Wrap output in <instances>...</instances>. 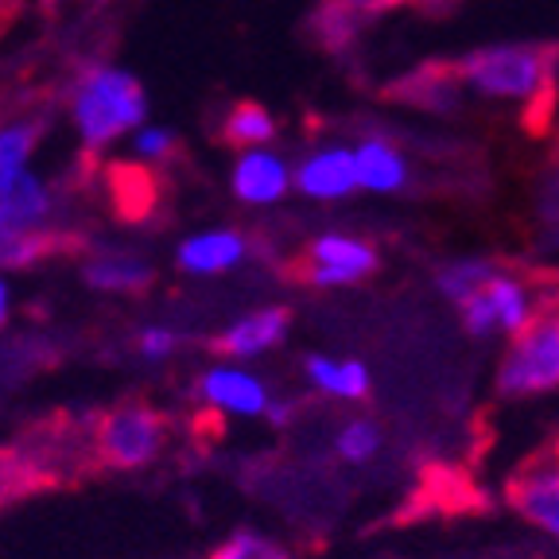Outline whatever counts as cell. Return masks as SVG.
<instances>
[{"label":"cell","instance_id":"cell-1","mask_svg":"<svg viewBox=\"0 0 559 559\" xmlns=\"http://www.w3.org/2000/svg\"><path fill=\"white\" fill-rule=\"evenodd\" d=\"M70 124L86 152H105L148 124V97L124 67H90L70 86Z\"/></svg>","mask_w":559,"mask_h":559},{"label":"cell","instance_id":"cell-2","mask_svg":"<svg viewBox=\"0 0 559 559\" xmlns=\"http://www.w3.org/2000/svg\"><path fill=\"white\" fill-rule=\"evenodd\" d=\"M454 79L486 102L533 105L536 97L548 94L551 55L536 44H489L459 59Z\"/></svg>","mask_w":559,"mask_h":559},{"label":"cell","instance_id":"cell-3","mask_svg":"<svg viewBox=\"0 0 559 559\" xmlns=\"http://www.w3.org/2000/svg\"><path fill=\"white\" fill-rule=\"evenodd\" d=\"M559 389V307L536 311L516 338H509L498 366L501 396H540Z\"/></svg>","mask_w":559,"mask_h":559},{"label":"cell","instance_id":"cell-4","mask_svg":"<svg viewBox=\"0 0 559 559\" xmlns=\"http://www.w3.org/2000/svg\"><path fill=\"white\" fill-rule=\"evenodd\" d=\"M459 319H463V331L478 342L516 338V334L536 319L533 288H528L524 280L509 276V272H498L478 296H471L459 307Z\"/></svg>","mask_w":559,"mask_h":559},{"label":"cell","instance_id":"cell-5","mask_svg":"<svg viewBox=\"0 0 559 559\" xmlns=\"http://www.w3.org/2000/svg\"><path fill=\"white\" fill-rule=\"evenodd\" d=\"M167 443V424L148 404H124L97 424V454L117 471H140L159 459Z\"/></svg>","mask_w":559,"mask_h":559},{"label":"cell","instance_id":"cell-6","mask_svg":"<svg viewBox=\"0 0 559 559\" xmlns=\"http://www.w3.org/2000/svg\"><path fill=\"white\" fill-rule=\"evenodd\" d=\"M194 396L202 408L222 419H269V412L276 408L269 381L241 361H214L210 369H202Z\"/></svg>","mask_w":559,"mask_h":559},{"label":"cell","instance_id":"cell-7","mask_svg":"<svg viewBox=\"0 0 559 559\" xmlns=\"http://www.w3.org/2000/svg\"><path fill=\"white\" fill-rule=\"evenodd\" d=\"M377 272V249L354 234H319L307 241L304 280L311 288H349Z\"/></svg>","mask_w":559,"mask_h":559},{"label":"cell","instance_id":"cell-8","mask_svg":"<svg viewBox=\"0 0 559 559\" xmlns=\"http://www.w3.org/2000/svg\"><path fill=\"white\" fill-rule=\"evenodd\" d=\"M509 506L536 533L559 544V443L528 459L509 481Z\"/></svg>","mask_w":559,"mask_h":559},{"label":"cell","instance_id":"cell-9","mask_svg":"<svg viewBox=\"0 0 559 559\" xmlns=\"http://www.w3.org/2000/svg\"><path fill=\"white\" fill-rule=\"evenodd\" d=\"M229 187L245 206H276L288 199V191H296V164L272 148L241 152L229 171Z\"/></svg>","mask_w":559,"mask_h":559},{"label":"cell","instance_id":"cell-10","mask_svg":"<svg viewBox=\"0 0 559 559\" xmlns=\"http://www.w3.org/2000/svg\"><path fill=\"white\" fill-rule=\"evenodd\" d=\"M296 191L311 202H342L358 187L354 144H319L296 164Z\"/></svg>","mask_w":559,"mask_h":559},{"label":"cell","instance_id":"cell-11","mask_svg":"<svg viewBox=\"0 0 559 559\" xmlns=\"http://www.w3.org/2000/svg\"><path fill=\"white\" fill-rule=\"evenodd\" d=\"M245 257H249V241H245V234H237L229 226L199 229V234L183 237L179 249H175L179 272H187L194 280L226 276V272L241 269Z\"/></svg>","mask_w":559,"mask_h":559},{"label":"cell","instance_id":"cell-12","mask_svg":"<svg viewBox=\"0 0 559 559\" xmlns=\"http://www.w3.org/2000/svg\"><path fill=\"white\" fill-rule=\"evenodd\" d=\"M288 331H292V314L284 307H257V311L234 319L218 334V349L226 361L249 366V361H261L264 354H272L280 342L288 338Z\"/></svg>","mask_w":559,"mask_h":559},{"label":"cell","instance_id":"cell-13","mask_svg":"<svg viewBox=\"0 0 559 559\" xmlns=\"http://www.w3.org/2000/svg\"><path fill=\"white\" fill-rule=\"evenodd\" d=\"M55 222V191L44 175L24 171L12 187L0 191V226L24 229V234H47Z\"/></svg>","mask_w":559,"mask_h":559},{"label":"cell","instance_id":"cell-14","mask_svg":"<svg viewBox=\"0 0 559 559\" xmlns=\"http://www.w3.org/2000/svg\"><path fill=\"white\" fill-rule=\"evenodd\" d=\"M304 377L311 381V389L326 401L358 404L373 389V373L366 361L358 358H338V354H307L304 358Z\"/></svg>","mask_w":559,"mask_h":559},{"label":"cell","instance_id":"cell-15","mask_svg":"<svg viewBox=\"0 0 559 559\" xmlns=\"http://www.w3.org/2000/svg\"><path fill=\"white\" fill-rule=\"evenodd\" d=\"M354 164H358V187L369 194H401L412 179L408 156L384 136L358 140L354 144Z\"/></svg>","mask_w":559,"mask_h":559},{"label":"cell","instance_id":"cell-16","mask_svg":"<svg viewBox=\"0 0 559 559\" xmlns=\"http://www.w3.org/2000/svg\"><path fill=\"white\" fill-rule=\"evenodd\" d=\"M44 136V121L20 117L0 124V191L12 187L24 171H32V156Z\"/></svg>","mask_w":559,"mask_h":559},{"label":"cell","instance_id":"cell-17","mask_svg":"<svg viewBox=\"0 0 559 559\" xmlns=\"http://www.w3.org/2000/svg\"><path fill=\"white\" fill-rule=\"evenodd\" d=\"M498 272H501L498 264L486 261V257H454V261H447L436 269V292L451 307H463L466 299L478 296Z\"/></svg>","mask_w":559,"mask_h":559},{"label":"cell","instance_id":"cell-18","mask_svg":"<svg viewBox=\"0 0 559 559\" xmlns=\"http://www.w3.org/2000/svg\"><path fill=\"white\" fill-rule=\"evenodd\" d=\"M82 276L97 292H140L152 280V269L136 253H97L86 261Z\"/></svg>","mask_w":559,"mask_h":559},{"label":"cell","instance_id":"cell-19","mask_svg":"<svg viewBox=\"0 0 559 559\" xmlns=\"http://www.w3.org/2000/svg\"><path fill=\"white\" fill-rule=\"evenodd\" d=\"M276 117L257 102H241L234 105L222 121V140L234 144L241 152H253V148H272V140H276Z\"/></svg>","mask_w":559,"mask_h":559},{"label":"cell","instance_id":"cell-20","mask_svg":"<svg viewBox=\"0 0 559 559\" xmlns=\"http://www.w3.org/2000/svg\"><path fill=\"white\" fill-rule=\"evenodd\" d=\"M381 443H384V436L373 419L354 416V419H346L338 428V436H334V454H338L346 466H366L381 454Z\"/></svg>","mask_w":559,"mask_h":559},{"label":"cell","instance_id":"cell-21","mask_svg":"<svg viewBox=\"0 0 559 559\" xmlns=\"http://www.w3.org/2000/svg\"><path fill=\"white\" fill-rule=\"evenodd\" d=\"M210 559H296V556L280 540H272V536L241 528V533H234L226 544H218Z\"/></svg>","mask_w":559,"mask_h":559},{"label":"cell","instance_id":"cell-22","mask_svg":"<svg viewBox=\"0 0 559 559\" xmlns=\"http://www.w3.org/2000/svg\"><path fill=\"white\" fill-rule=\"evenodd\" d=\"M47 245H51L47 234H24V229L0 226V272L27 269L32 261H39Z\"/></svg>","mask_w":559,"mask_h":559},{"label":"cell","instance_id":"cell-23","mask_svg":"<svg viewBox=\"0 0 559 559\" xmlns=\"http://www.w3.org/2000/svg\"><path fill=\"white\" fill-rule=\"evenodd\" d=\"M175 152V132L164 124H144V129L132 132V156L144 159V164H159Z\"/></svg>","mask_w":559,"mask_h":559},{"label":"cell","instance_id":"cell-24","mask_svg":"<svg viewBox=\"0 0 559 559\" xmlns=\"http://www.w3.org/2000/svg\"><path fill=\"white\" fill-rule=\"evenodd\" d=\"M140 358L144 361H167L179 349V334L171 331V326H164V323H152V326H144L140 331Z\"/></svg>","mask_w":559,"mask_h":559},{"label":"cell","instance_id":"cell-25","mask_svg":"<svg viewBox=\"0 0 559 559\" xmlns=\"http://www.w3.org/2000/svg\"><path fill=\"white\" fill-rule=\"evenodd\" d=\"M9 311H12V288H9V280L0 276V326H4Z\"/></svg>","mask_w":559,"mask_h":559},{"label":"cell","instance_id":"cell-26","mask_svg":"<svg viewBox=\"0 0 559 559\" xmlns=\"http://www.w3.org/2000/svg\"><path fill=\"white\" fill-rule=\"evenodd\" d=\"M349 4H354V9H393V4H404V0H349Z\"/></svg>","mask_w":559,"mask_h":559},{"label":"cell","instance_id":"cell-27","mask_svg":"<svg viewBox=\"0 0 559 559\" xmlns=\"http://www.w3.org/2000/svg\"><path fill=\"white\" fill-rule=\"evenodd\" d=\"M556 144H559V132H556Z\"/></svg>","mask_w":559,"mask_h":559},{"label":"cell","instance_id":"cell-28","mask_svg":"<svg viewBox=\"0 0 559 559\" xmlns=\"http://www.w3.org/2000/svg\"><path fill=\"white\" fill-rule=\"evenodd\" d=\"M0 493H4V486H0Z\"/></svg>","mask_w":559,"mask_h":559}]
</instances>
